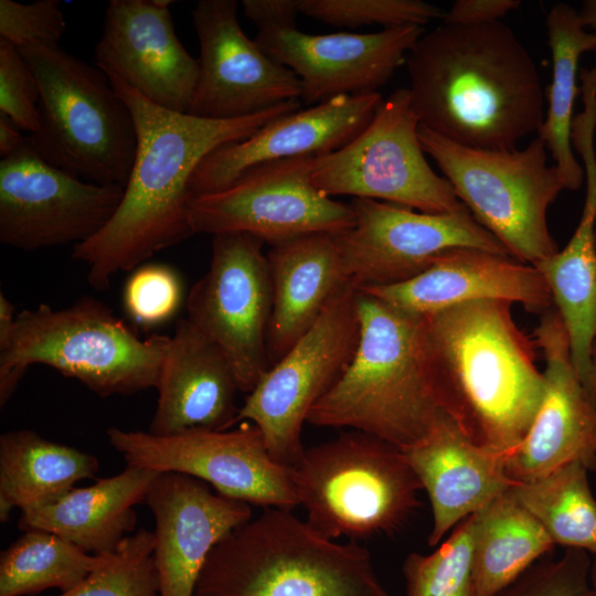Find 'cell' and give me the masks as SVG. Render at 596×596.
Here are the masks:
<instances>
[{
    "mask_svg": "<svg viewBox=\"0 0 596 596\" xmlns=\"http://www.w3.org/2000/svg\"><path fill=\"white\" fill-rule=\"evenodd\" d=\"M99 470L86 451L46 439L31 429L9 430L0 437V520L13 508L21 512L49 505L83 479Z\"/></svg>",
    "mask_w": 596,
    "mask_h": 596,
    "instance_id": "29",
    "label": "cell"
},
{
    "mask_svg": "<svg viewBox=\"0 0 596 596\" xmlns=\"http://www.w3.org/2000/svg\"><path fill=\"white\" fill-rule=\"evenodd\" d=\"M273 309L267 336L270 366L315 324L348 284L336 234L316 233L272 246L266 254Z\"/></svg>",
    "mask_w": 596,
    "mask_h": 596,
    "instance_id": "26",
    "label": "cell"
},
{
    "mask_svg": "<svg viewBox=\"0 0 596 596\" xmlns=\"http://www.w3.org/2000/svg\"><path fill=\"white\" fill-rule=\"evenodd\" d=\"M20 128L7 116L0 114V156L1 159L10 156L22 143L24 136Z\"/></svg>",
    "mask_w": 596,
    "mask_h": 596,
    "instance_id": "43",
    "label": "cell"
},
{
    "mask_svg": "<svg viewBox=\"0 0 596 596\" xmlns=\"http://www.w3.org/2000/svg\"><path fill=\"white\" fill-rule=\"evenodd\" d=\"M313 158L260 164L224 190L192 196L189 215L194 234L245 233L275 246L304 235L349 230L354 211L313 185Z\"/></svg>",
    "mask_w": 596,
    "mask_h": 596,
    "instance_id": "14",
    "label": "cell"
},
{
    "mask_svg": "<svg viewBox=\"0 0 596 596\" xmlns=\"http://www.w3.org/2000/svg\"><path fill=\"white\" fill-rule=\"evenodd\" d=\"M588 554L567 547L556 560L534 563L498 596H596Z\"/></svg>",
    "mask_w": 596,
    "mask_h": 596,
    "instance_id": "38",
    "label": "cell"
},
{
    "mask_svg": "<svg viewBox=\"0 0 596 596\" xmlns=\"http://www.w3.org/2000/svg\"><path fill=\"white\" fill-rule=\"evenodd\" d=\"M360 290L423 317L477 300L520 304L539 315L554 307L536 267L508 255L468 247L446 251L429 268L406 281Z\"/></svg>",
    "mask_w": 596,
    "mask_h": 596,
    "instance_id": "23",
    "label": "cell"
},
{
    "mask_svg": "<svg viewBox=\"0 0 596 596\" xmlns=\"http://www.w3.org/2000/svg\"><path fill=\"white\" fill-rule=\"evenodd\" d=\"M402 451L429 498V546L517 483L504 456L476 445L445 412L423 440Z\"/></svg>",
    "mask_w": 596,
    "mask_h": 596,
    "instance_id": "25",
    "label": "cell"
},
{
    "mask_svg": "<svg viewBox=\"0 0 596 596\" xmlns=\"http://www.w3.org/2000/svg\"><path fill=\"white\" fill-rule=\"evenodd\" d=\"M588 394L596 406V339L594 341L590 354V382Z\"/></svg>",
    "mask_w": 596,
    "mask_h": 596,
    "instance_id": "46",
    "label": "cell"
},
{
    "mask_svg": "<svg viewBox=\"0 0 596 596\" xmlns=\"http://www.w3.org/2000/svg\"><path fill=\"white\" fill-rule=\"evenodd\" d=\"M405 65L421 126L461 146L512 150L544 120L536 64L500 21L443 22L421 35Z\"/></svg>",
    "mask_w": 596,
    "mask_h": 596,
    "instance_id": "2",
    "label": "cell"
},
{
    "mask_svg": "<svg viewBox=\"0 0 596 596\" xmlns=\"http://www.w3.org/2000/svg\"><path fill=\"white\" fill-rule=\"evenodd\" d=\"M155 534L139 529L77 586L58 596H159Z\"/></svg>",
    "mask_w": 596,
    "mask_h": 596,
    "instance_id": "35",
    "label": "cell"
},
{
    "mask_svg": "<svg viewBox=\"0 0 596 596\" xmlns=\"http://www.w3.org/2000/svg\"><path fill=\"white\" fill-rule=\"evenodd\" d=\"M18 49L40 86V126L30 135L38 152L83 180L125 188L137 132L130 109L108 76L60 45Z\"/></svg>",
    "mask_w": 596,
    "mask_h": 596,
    "instance_id": "7",
    "label": "cell"
},
{
    "mask_svg": "<svg viewBox=\"0 0 596 596\" xmlns=\"http://www.w3.org/2000/svg\"><path fill=\"white\" fill-rule=\"evenodd\" d=\"M512 304L477 300L425 316L436 400L476 445L504 456L525 437L544 396L535 343Z\"/></svg>",
    "mask_w": 596,
    "mask_h": 596,
    "instance_id": "3",
    "label": "cell"
},
{
    "mask_svg": "<svg viewBox=\"0 0 596 596\" xmlns=\"http://www.w3.org/2000/svg\"><path fill=\"white\" fill-rule=\"evenodd\" d=\"M194 596H389L368 549L265 508L210 552Z\"/></svg>",
    "mask_w": 596,
    "mask_h": 596,
    "instance_id": "5",
    "label": "cell"
},
{
    "mask_svg": "<svg viewBox=\"0 0 596 596\" xmlns=\"http://www.w3.org/2000/svg\"><path fill=\"white\" fill-rule=\"evenodd\" d=\"M168 339H141L89 296L64 309L43 304L25 309L18 312L12 339L0 352V405L33 364L76 379L102 397L157 387Z\"/></svg>",
    "mask_w": 596,
    "mask_h": 596,
    "instance_id": "6",
    "label": "cell"
},
{
    "mask_svg": "<svg viewBox=\"0 0 596 596\" xmlns=\"http://www.w3.org/2000/svg\"><path fill=\"white\" fill-rule=\"evenodd\" d=\"M578 13L585 28L596 33V0H585Z\"/></svg>",
    "mask_w": 596,
    "mask_h": 596,
    "instance_id": "45",
    "label": "cell"
},
{
    "mask_svg": "<svg viewBox=\"0 0 596 596\" xmlns=\"http://www.w3.org/2000/svg\"><path fill=\"white\" fill-rule=\"evenodd\" d=\"M423 33V26L403 25L313 35L288 26L258 30L254 41L297 75L300 98L315 106L341 95L377 92L406 63Z\"/></svg>",
    "mask_w": 596,
    "mask_h": 596,
    "instance_id": "19",
    "label": "cell"
},
{
    "mask_svg": "<svg viewBox=\"0 0 596 596\" xmlns=\"http://www.w3.org/2000/svg\"><path fill=\"white\" fill-rule=\"evenodd\" d=\"M533 337L545 362L544 396L525 437L504 458L505 472L514 482H530L574 461L596 471V406L576 373L554 307L540 315Z\"/></svg>",
    "mask_w": 596,
    "mask_h": 596,
    "instance_id": "18",
    "label": "cell"
},
{
    "mask_svg": "<svg viewBox=\"0 0 596 596\" xmlns=\"http://www.w3.org/2000/svg\"><path fill=\"white\" fill-rule=\"evenodd\" d=\"M155 519L159 596H194L212 549L252 519L251 504L212 492L196 478L162 472L146 498Z\"/></svg>",
    "mask_w": 596,
    "mask_h": 596,
    "instance_id": "22",
    "label": "cell"
},
{
    "mask_svg": "<svg viewBox=\"0 0 596 596\" xmlns=\"http://www.w3.org/2000/svg\"><path fill=\"white\" fill-rule=\"evenodd\" d=\"M587 467L574 461L512 489L554 544L596 555V499L587 479Z\"/></svg>",
    "mask_w": 596,
    "mask_h": 596,
    "instance_id": "32",
    "label": "cell"
},
{
    "mask_svg": "<svg viewBox=\"0 0 596 596\" xmlns=\"http://www.w3.org/2000/svg\"><path fill=\"white\" fill-rule=\"evenodd\" d=\"M418 138L460 202L511 257L535 266L558 251L547 210L565 185L540 137L521 150L469 148L423 126Z\"/></svg>",
    "mask_w": 596,
    "mask_h": 596,
    "instance_id": "9",
    "label": "cell"
},
{
    "mask_svg": "<svg viewBox=\"0 0 596 596\" xmlns=\"http://www.w3.org/2000/svg\"><path fill=\"white\" fill-rule=\"evenodd\" d=\"M51 532L29 530L0 556V596H24L57 588L66 593L104 561Z\"/></svg>",
    "mask_w": 596,
    "mask_h": 596,
    "instance_id": "33",
    "label": "cell"
},
{
    "mask_svg": "<svg viewBox=\"0 0 596 596\" xmlns=\"http://www.w3.org/2000/svg\"><path fill=\"white\" fill-rule=\"evenodd\" d=\"M185 308L187 319L230 361L240 392L248 394L270 368L273 287L263 242L245 233L214 235L209 269Z\"/></svg>",
    "mask_w": 596,
    "mask_h": 596,
    "instance_id": "13",
    "label": "cell"
},
{
    "mask_svg": "<svg viewBox=\"0 0 596 596\" xmlns=\"http://www.w3.org/2000/svg\"><path fill=\"white\" fill-rule=\"evenodd\" d=\"M153 3L160 8H170V6L173 3L171 0H152Z\"/></svg>",
    "mask_w": 596,
    "mask_h": 596,
    "instance_id": "48",
    "label": "cell"
},
{
    "mask_svg": "<svg viewBox=\"0 0 596 596\" xmlns=\"http://www.w3.org/2000/svg\"><path fill=\"white\" fill-rule=\"evenodd\" d=\"M408 88L383 99L371 121L343 147L311 161V181L328 196L351 195L432 214L468 211L429 166Z\"/></svg>",
    "mask_w": 596,
    "mask_h": 596,
    "instance_id": "10",
    "label": "cell"
},
{
    "mask_svg": "<svg viewBox=\"0 0 596 596\" xmlns=\"http://www.w3.org/2000/svg\"><path fill=\"white\" fill-rule=\"evenodd\" d=\"M106 435L127 466L187 475L248 504L287 510L299 504L290 468L270 457L262 432L253 424L170 435L110 427Z\"/></svg>",
    "mask_w": 596,
    "mask_h": 596,
    "instance_id": "12",
    "label": "cell"
},
{
    "mask_svg": "<svg viewBox=\"0 0 596 596\" xmlns=\"http://www.w3.org/2000/svg\"><path fill=\"white\" fill-rule=\"evenodd\" d=\"M18 312L13 304L0 294V352L4 351L13 336Z\"/></svg>",
    "mask_w": 596,
    "mask_h": 596,
    "instance_id": "44",
    "label": "cell"
},
{
    "mask_svg": "<svg viewBox=\"0 0 596 596\" xmlns=\"http://www.w3.org/2000/svg\"><path fill=\"white\" fill-rule=\"evenodd\" d=\"M290 471L307 522L331 540L392 534L421 505L423 488L403 451L363 432L305 449Z\"/></svg>",
    "mask_w": 596,
    "mask_h": 596,
    "instance_id": "8",
    "label": "cell"
},
{
    "mask_svg": "<svg viewBox=\"0 0 596 596\" xmlns=\"http://www.w3.org/2000/svg\"><path fill=\"white\" fill-rule=\"evenodd\" d=\"M40 86L17 46L0 39V114L33 135L40 126Z\"/></svg>",
    "mask_w": 596,
    "mask_h": 596,
    "instance_id": "39",
    "label": "cell"
},
{
    "mask_svg": "<svg viewBox=\"0 0 596 596\" xmlns=\"http://www.w3.org/2000/svg\"><path fill=\"white\" fill-rule=\"evenodd\" d=\"M97 66L162 108L188 113L198 58L179 41L170 8L152 0H110L95 46Z\"/></svg>",
    "mask_w": 596,
    "mask_h": 596,
    "instance_id": "20",
    "label": "cell"
},
{
    "mask_svg": "<svg viewBox=\"0 0 596 596\" xmlns=\"http://www.w3.org/2000/svg\"><path fill=\"white\" fill-rule=\"evenodd\" d=\"M157 407L148 432L227 430L237 423L240 391L222 350L187 318L177 321L161 364Z\"/></svg>",
    "mask_w": 596,
    "mask_h": 596,
    "instance_id": "24",
    "label": "cell"
},
{
    "mask_svg": "<svg viewBox=\"0 0 596 596\" xmlns=\"http://www.w3.org/2000/svg\"><path fill=\"white\" fill-rule=\"evenodd\" d=\"M107 76L131 111L137 150L117 211L97 234L72 249L73 259L87 265L89 285L99 291L108 288L117 273L132 270L194 234L189 183L204 157L300 109L299 100H289L241 118H202L157 106L123 81Z\"/></svg>",
    "mask_w": 596,
    "mask_h": 596,
    "instance_id": "1",
    "label": "cell"
},
{
    "mask_svg": "<svg viewBox=\"0 0 596 596\" xmlns=\"http://www.w3.org/2000/svg\"><path fill=\"white\" fill-rule=\"evenodd\" d=\"M66 30L58 0L20 3L0 0V39L17 47L56 46Z\"/></svg>",
    "mask_w": 596,
    "mask_h": 596,
    "instance_id": "40",
    "label": "cell"
},
{
    "mask_svg": "<svg viewBox=\"0 0 596 596\" xmlns=\"http://www.w3.org/2000/svg\"><path fill=\"white\" fill-rule=\"evenodd\" d=\"M351 206L354 224L336 237L348 281L356 289L412 279L453 248L510 256L469 211L432 214L359 198L352 200Z\"/></svg>",
    "mask_w": 596,
    "mask_h": 596,
    "instance_id": "16",
    "label": "cell"
},
{
    "mask_svg": "<svg viewBox=\"0 0 596 596\" xmlns=\"http://www.w3.org/2000/svg\"><path fill=\"white\" fill-rule=\"evenodd\" d=\"M123 195L120 185L52 166L24 136L0 161V242L26 252L86 242L113 217Z\"/></svg>",
    "mask_w": 596,
    "mask_h": 596,
    "instance_id": "15",
    "label": "cell"
},
{
    "mask_svg": "<svg viewBox=\"0 0 596 596\" xmlns=\"http://www.w3.org/2000/svg\"><path fill=\"white\" fill-rule=\"evenodd\" d=\"M244 15L257 30L296 26L298 0H243Z\"/></svg>",
    "mask_w": 596,
    "mask_h": 596,
    "instance_id": "42",
    "label": "cell"
},
{
    "mask_svg": "<svg viewBox=\"0 0 596 596\" xmlns=\"http://www.w3.org/2000/svg\"><path fill=\"white\" fill-rule=\"evenodd\" d=\"M382 102L379 92L341 95L280 116L204 157L190 179V192H219L257 166L332 152L366 127Z\"/></svg>",
    "mask_w": 596,
    "mask_h": 596,
    "instance_id": "21",
    "label": "cell"
},
{
    "mask_svg": "<svg viewBox=\"0 0 596 596\" xmlns=\"http://www.w3.org/2000/svg\"><path fill=\"white\" fill-rule=\"evenodd\" d=\"M476 596H498L555 544L512 487L475 513Z\"/></svg>",
    "mask_w": 596,
    "mask_h": 596,
    "instance_id": "30",
    "label": "cell"
},
{
    "mask_svg": "<svg viewBox=\"0 0 596 596\" xmlns=\"http://www.w3.org/2000/svg\"><path fill=\"white\" fill-rule=\"evenodd\" d=\"M182 283L174 269L163 264L135 268L123 292L128 316L142 327H155L171 319L182 301Z\"/></svg>",
    "mask_w": 596,
    "mask_h": 596,
    "instance_id": "37",
    "label": "cell"
},
{
    "mask_svg": "<svg viewBox=\"0 0 596 596\" xmlns=\"http://www.w3.org/2000/svg\"><path fill=\"white\" fill-rule=\"evenodd\" d=\"M521 6L519 0H457L444 14V23L478 25L500 21Z\"/></svg>",
    "mask_w": 596,
    "mask_h": 596,
    "instance_id": "41",
    "label": "cell"
},
{
    "mask_svg": "<svg viewBox=\"0 0 596 596\" xmlns=\"http://www.w3.org/2000/svg\"><path fill=\"white\" fill-rule=\"evenodd\" d=\"M590 582L592 586L596 592V555H594V561L590 565Z\"/></svg>",
    "mask_w": 596,
    "mask_h": 596,
    "instance_id": "47",
    "label": "cell"
},
{
    "mask_svg": "<svg viewBox=\"0 0 596 596\" xmlns=\"http://www.w3.org/2000/svg\"><path fill=\"white\" fill-rule=\"evenodd\" d=\"M475 513L454 528L430 554L409 553L403 563L405 596H476Z\"/></svg>",
    "mask_w": 596,
    "mask_h": 596,
    "instance_id": "34",
    "label": "cell"
},
{
    "mask_svg": "<svg viewBox=\"0 0 596 596\" xmlns=\"http://www.w3.org/2000/svg\"><path fill=\"white\" fill-rule=\"evenodd\" d=\"M545 25L553 62L552 81L546 88L547 110L536 134L550 151L565 190L576 191L585 180L571 141L578 94L577 68L584 53L596 51V33L585 28L578 10L567 3L552 6Z\"/></svg>",
    "mask_w": 596,
    "mask_h": 596,
    "instance_id": "31",
    "label": "cell"
},
{
    "mask_svg": "<svg viewBox=\"0 0 596 596\" xmlns=\"http://www.w3.org/2000/svg\"><path fill=\"white\" fill-rule=\"evenodd\" d=\"M573 147L583 159L586 194L578 225L563 249L534 267L544 277L567 332L572 362L588 393L590 354L596 339V149L594 136ZM589 395V394H588Z\"/></svg>",
    "mask_w": 596,
    "mask_h": 596,
    "instance_id": "27",
    "label": "cell"
},
{
    "mask_svg": "<svg viewBox=\"0 0 596 596\" xmlns=\"http://www.w3.org/2000/svg\"><path fill=\"white\" fill-rule=\"evenodd\" d=\"M356 307L355 353L307 423L348 427L404 450L423 440L443 413L432 382L426 320L360 289Z\"/></svg>",
    "mask_w": 596,
    "mask_h": 596,
    "instance_id": "4",
    "label": "cell"
},
{
    "mask_svg": "<svg viewBox=\"0 0 596 596\" xmlns=\"http://www.w3.org/2000/svg\"><path fill=\"white\" fill-rule=\"evenodd\" d=\"M236 0H201L192 10L199 75L188 114L234 119L298 100L301 84L242 30Z\"/></svg>",
    "mask_w": 596,
    "mask_h": 596,
    "instance_id": "17",
    "label": "cell"
},
{
    "mask_svg": "<svg viewBox=\"0 0 596 596\" xmlns=\"http://www.w3.org/2000/svg\"><path fill=\"white\" fill-rule=\"evenodd\" d=\"M298 7L300 13L338 28L423 26L445 14L422 0H298Z\"/></svg>",
    "mask_w": 596,
    "mask_h": 596,
    "instance_id": "36",
    "label": "cell"
},
{
    "mask_svg": "<svg viewBox=\"0 0 596 596\" xmlns=\"http://www.w3.org/2000/svg\"><path fill=\"white\" fill-rule=\"evenodd\" d=\"M157 472L127 466L121 472L73 488L55 502L21 512L19 528L54 533L93 555L113 553L137 523L135 505Z\"/></svg>",
    "mask_w": 596,
    "mask_h": 596,
    "instance_id": "28",
    "label": "cell"
},
{
    "mask_svg": "<svg viewBox=\"0 0 596 596\" xmlns=\"http://www.w3.org/2000/svg\"><path fill=\"white\" fill-rule=\"evenodd\" d=\"M358 289L345 285L315 324L259 379L240 407L237 422H252L270 457L294 467L305 448L301 429L311 408L350 364L360 339Z\"/></svg>",
    "mask_w": 596,
    "mask_h": 596,
    "instance_id": "11",
    "label": "cell"
}]
</instances>
